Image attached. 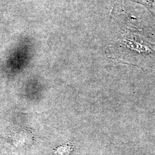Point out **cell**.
I'll list each match as a JSON object with an SVG mask.
<instances>
[{"label":"cell","instance_id":"1","mask_svg":"<svg viewBox=\"0 0 155 155\" xmlns=\"http://www.w3.org/2000/svg\"><path fill=\"white\" fill-rule=\"evenodd\" d=\"M143 4L155 15V0H143Z\"/></svg>","mask_w":155,"mask_h":155}]
</instances>
